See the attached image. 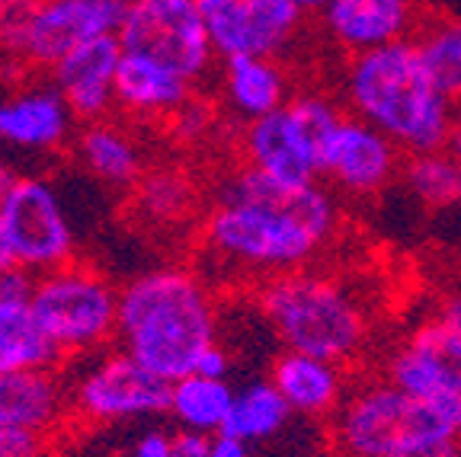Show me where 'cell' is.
Instances as JSON below:
<instances>
[{"instance_id": "ba28073f", "label": "cell", "mask_w": 461, "mask_h": 457, "mask_svg": "<svg viewBox=\"0 0 461 457\" xmlns=\"http://www.w3.org/2000/svg\"><path fill=\"white\" fill-rule=\"evenodd\" d=\"M0 215L16 265L32 275H45L74 263V228L49 179L16 176L10 193L0 199Z\"/></svg>"}, {"instance_id": "74e56055", "label": "cell", "mask_w": 461, "mask_h": 457, "mask_svg": "<svg viewBox=\"0 0 461 457\" xmlns=\"http://www.w3.org/2000/svg\"><path fill=\"white\" fill-rule=\"evenodd\" d=\"M446 154H452L455 160L461 164V103H455V112H452V125H448V135H446Z\"/></svg>"}, {"instance_id": "44dd1931", "label": "cell", "mask_w": 461, "mask_h": 457, "mask_svg": "<svg viewBox=\"0 0 461 457\" xmlns=\"http://www.w3.org/2000/svg\"><path fill=\"white\" fill-rule=\"evenodd\" d=\"M292 80L279 58H228L221 61V103L240 125L273 115L292 100Z\"/></svg>"}, {"instance_id": "52a82bcc", "label": "cell", "mask_w": 461, "mask_h": 457, "mask_svg": "<svg viewBox=\"0 0 461 457\" xmlns=\"http://www.w3.org/2000/svg\"><path fill=\"white\" fill-rule=\"evenodd\" d=\"M115 36L122 51L151 58L193 86L209 77L218 58L199 0H129Z\"/></svg>"}, {"instance_id": "60d3db41", "label": "cell", "mask_w": 461, "mask_h": 457, "mask_svg": "<svg viewBox=\"0 0 461 457\" xmlns=\"http://www.w3.org/2000/svg\"><path fill=\"white\" fill-rule=\"evenodd\" d=\"M16 183V173L7 166V160H0V199L10 193V186Z\"/></svg>"}, {"instance_id": "7c38bea8", "label": "cell", "mask_w": 461, "mask_h": 457, "mask_svg": "<svg viewBox=\"0 0 461 457\" xmlns=\"http://www.w3.org/2000/svg\"><path fill=\"white\" fill-rule=\"evenodd\" d=\"M129 0H36L29 7L20 65L55 67L68 51L100 36H115Z\"/></svg>"}, {"instance_id": "3957f363", "label": "cell", "mask_w": 461, "mask_h": 457, "mask_svg": "<svg viewBox=\"0 0 461 457\" xmlns=\"http://www.w3.org/2000/svg\"><path fill=\"white\" fill-rule=\"evenodd\" d=\"M339 94L346 112L388 135L407 157L446 148L455 103L432 80L413 39L349 55Z\"/></svg>"}, {"instance_id": "e0dca14e", "label": "cell", "mask_w": 461, "mask_h": 457, "mask_svg": "<svg viewBox=\"0 0 461 457\" xmlns=\"http://www.w3.org/2000/svg\"><path fill=\"white\" fill-rule=\"evenodd\" d=\"M269 381L279 387L292 416H304V419H333L349 397L346 364L292 349L276 355L273 368H269Z\"/></svg>"}, {"instance_id": "9a60e30c", "label": "cell", "mask_w": 461, "mask_h": 457, "mask_svg": "<svg viewBox=\"0 0 461 457\" xmlns=\"http://www.w3.org/2000/svg\"><path fill=\"white\" fill-rule=\"evenodd\" d=\"M240 160L244 166L285 186L321 183V157L288 109L247 121L240 131Z\"/></svg>"}, {"instance_id": "d6986e66", "label": "cell", "mask_w": 461, "mask_h": 457, "mask_svg": "<svg viewBox=\"0 0 461 457\" xmlns=\"http://www.w3.org/2000/svg\"><path fill=\"white\" fill-rule=\"evenodd\" d=\"M71 409V390L55 372L45 368H23L0 378V429H26L49 435Z\"/></svg>"}, {"instance_id": "9c48e42d", "label": "cell", "mask_w": 461, "mask_h": 457, "mask_svg": "<svg viewBox=\"0 0 461 457\" xmlns=\"http://www.w3.org/2000/svg\"><path fill=\"white\" fill-rule=\"evenodd\" d=\"M71 409L94 426L164 416L170 409V381L148 372L129 352H109L74 381Z\"/></svg>"}, {"instance_id": "4dcf8cb0", "label": "cell", "mask_w": 461, "mask_h": 457, "mask_svg": "<svg viewBox=\"0 0 461 457\" xmlns=\"http://www.w3.org/2000/svg\"><path fill=\"white\" fill-rule=\"evenodd\" d=\"M45 438L26 429H0V457H45Z\"/></svg>"}, {"instance_id": "30bf717a", "label": "cell", "mask_w": 461, "mask_h": 457, "mask_svg": "<svg viewBox=\"0 0 461 457\" xmlns=\"http://www.w3.org/2000/svg\"><path fill=\"white\" fill-rule=\"evenodd\" d=\"M212 49L228 58H279L302 29L292 0H199Z\"/></svg>"}, {"instance_id": "83f0119b", "label": "cell", "mask_w": 461, "mask_h": 457, "mask_svg": "<svg viewBox=\"0 0 461 457\" xmlns=\"http://www.w3.org/2000/svg\"><path fill=\"white\" fill-rule=\"evenodd\" d=\"M401 183L429 211H455V208H461V164L446 150L407 157Z\"/></svg>"}, {"instance_id": "e575fe53", "label": "cell", "mask_w": 461, "mask_h": 457, "mask_svg": "<svg viewBox=\"0 0 461 457\" xmlns=\"http://www.w3.org/2000/svg\"><path fill=\"white\" fill-rule=\"evenodd\" d=\"M209 442L212 435L180 429L173 435V457H209Z\"/></svg>"}, {"instance_id": "7402d4cb", "label": "cell", "mask_w": 461, "mask_h": 457, "mask_svg": "<svg viewBox=\"0 0 461 457\" xmlns=\"http://www.w3.org/2000/svg\"><path fill=\"white\" fill-rule=\"evenodd\" d=\"M74 154L84 170L109 189H135L138 179L144 176L141 144L125 125L113 119L86 121L74 144Z\"/></svg>"}, {"instance_id": "8992f818", "label": "cell", "mask_w": 461, "mask_h": 457, "mask_svg": "<svg viewBox=\"0 0 461 457\" xmlns=\"http://www.w3.org/2000/svg\"><path fill=\"white\" fill-rule=\"evenodd\" d=\"M32 314L61 358L100 352L119 333V288L100 269L74 259L36 275Z\"/></svg>"}, {"instance_id": "4fadbf2b", "label": "cell", "mask_w": 461, "mask_h": 457, "mask_svg": "<svg viewBox=\"0 0 461 457\" xmlns=\"http://www.w3.org/2000/svg\"><path fill=\"white\" fill-rule=\"evenodd\" d=\"M384 378L417 400L461 397V339L439 314H429L391 349Z\"/></svg>"}, {"instance_id": "ab89813d", "label": "cell", "mask_w": 461, "mask_h": 457, "mask_svg": "<svg viewBox=\"0 0 461 457\" xmlns=\"http://www.w3.org/2000/svg\"><path fill=\"white\" fill-rule=\"evenodd\" d=\"M292 4H295V7L302 10V13H317V16H324L327 10H330L333 4H337V0H292Z\"/></svg>"}, {"instance_id": "ffe728a7", "label": "cell", "mask_w": 461, "mask_h": 457, "mask_svg": "<svg viewBox=\"0 0 461 457\" xmlns=\"http://www.w3.org/2000/svg\"><path fill=\"white\" fill-rule=\"evenodd\" d=\"M193 100V84L151 58L122 51L115 74V109L141 121H170Z\"/></svg>"}, {"instance_id": "f35d334b", "label": "cell", "mask_w": 461, "mask_h": 457, "mask_svg": "<svg viewBox=\"0 0 461 457\" xmlns=\"http://www.w3.org/2000/svg\"><path fill=\"white\" fill-rule=\"evenodd\" d=\"M16 265L14 250H10V240H7V228H4V215H0V272Z\"/></svg>"}, {"instance_id": "f1b7e54d", "label": "cell", "mask_w": 461, "mask_h": 457, "mask_svg": "<svg viewBox=\"0 0 461 457\" xmlns=\"http://www.w3.org/2000/svg\"><path fill=\"white\" fill-rule=\"evenodd\" d=\"M285 109L295 119L298 129L304 131V138L314 144L317 157H321L324 144L330 141V135L346 119V109L339 106V100H333L324 90H295Z\"/></svg>"}, {"instance_id": "d590c367", "label": "cell", "mask_w": 461, "mask_h": 457, "mask_svg": "<svg viewBox=\"0 0 461 457\" xmlns=\"http://www.w3.org/2000/svg\"><path fill=\"white\" fill-rule=\"evenodd\" d=\"M209 457H250V442L228 432H218L209 442Z\"/></svg>"}, {"instance_id": "5bb4252c", "label": "cell", "mask_w": 461, "mask_h": 457, "mask_svg": "<svg viewBox=\"0 0 461 457\" xmlns=\"http://www.w3.org/2000/svg\"><path fill=\"white\" fill-rule=\"evenodd\" d=\"M122 61V42L119 36H100L68 51L51 67V86H55L74 119L100 121L109 119L115 109V74Z\"/></svg>"}, {"instance_id": "5b68a950", "label": "cell", "mask_w": 461, "mask_h": 457, "mask_svg": "<svg viewBox=\"0 0 461 457\" xmlns=\"http://www.w3.org/2000/svg\"><path fill=\"white\" fill-rule=\"evenodd\" d=\"M426 438H461V397L417 400L378 378L349 390L333 416L339 457H388Z\"/></svg>"}, {"instance_id": "603a6c76", "label": "cell", "mask_w": 461, "mask_h": 457, "mask_svg": "<svg viewBox=\"0 0 461 457\" xmlns=\"http://www.w3.org/2000/svg\"><path fill=\"white\" fill-rule=\"evenodd\" d=\"M58 362L61 355L32 314V298H0V378L23 368H45Z\"/></svg>"}, {"instance_id": "836d02e7", "label": "cell", "mask_w": 461, "mask_h": 457, "mask_svg": "<svg viewBox=\"0 0 461 457\" xmlns=\"http://www.w3.org/2000/svg\"><path fill=\"white\" fill-rule=\"evenodd\" d=\"M228 372H230V358L221 345H212V349L202 352L199 364H195L193 374H202V378H218V381H228Z\"/></svg>"}, {"instance_id": "4316f807", "label": "cell", "mask_w": 461, "mask_h": 457, "mask_svg": "<svg viewBox=\"0 0 461 457\" xmlns=\"http://www.w3.org/2000/svg\"><path fill=\"white\" fill-rule=\"evenodd\" d=\"M195 183L176 166L148 170L135 186V208L148 224H180L195 208Z\"/></svg>"}, {"instance_id": "6da1fadb", "label": "cell", "mask_w": 461, "mask_h": 457, "mask_svg": "<svg viewBox=\"0 0 461 457\" xmlns=\"http://www.w3.org/2000/svg\"><path fill=\"white\" fill-rule=\"evenodd\" d=\"M337 195L321 183L285 186L240 164L202 218L205 263L228 279L267 282L308 269L337 237Z\"/></svg>"}, {"instance_id": "2e32d148", "label": "cell", "mask_w": 461, "mask_h": 457, "mask_svg": "<svg viewBox=\"0 0 461 457\" xmlns=\"http://www.w3.org/2000/svg\"><path fill=\"white\" fill-rule=\"evenodd\" d=\"M321 22L330 42L349 58L413 39L423 13L417 0H337Z\"/></svg>"}, {"instance_id": "d4e9b609", "label": "cell", "mask_w": 461, "mask_h": 457, "mask_svg": "<svg viewBox=\"0 0 461 457\" xmlns=\"http://www.w3.org/2000/svg\"><path fill=\"white\" fill-rule=\"evenodd\" d=\"M413 45H417L423 65L429 67L432 80L442 86V94L452 103H461V16H423Z\"/></svg>"}, {"instance_id": "7a4b0ae2", "label": "cell", "mask_w": 461, "mask_h": 457, "mask_svg": "<svg viewBox=\"0 0 461 457\" xmlns=\"http://www.w3.org/2000/svg\"><path fill=\"white\" fill-rule=\"evenodd\" d=\"M212 285L186 265H160L119 291V345L148 372L180 381L195 372L202 352L218 343Z\"/></svg>"}, {"instance_id": "cb8c5ba5", "label": "cell", "mask_w": 461, "mask_h": 457, "mask_svg": "<svg viewBox=\"0 0 461 457\" xmlns=\"http://www.w3.org/2000/svg\"><path fill=\"white\" fill-rule=\"evenodd\" d=\"M234 393L228 381L202 378V374H186V378L170 384V409L173 422L186 432H202V435H218L224 432V422L234 407Z\"/></svg>"}, {"instance_id": "277c9868", "label": "cell", "mask_w": 461, "mask_h": 457, "mask_svg": "<svg viewBox=\"0 0 461 457\" xmlns=\"http://www.w3.org/2000/svg\"><path fill=\"white\" fill-rule=\"evenodd\" d=\"M257 308L285 349L337 364H353L372 336L359 294L311 265L259 282Z\"/></svg>"}, {"instance_id": "ac0fdd59", "label": "cell", "mask_w": 461, "mask_h": 457, "mask_svg": "<svg viewBox=\"0 0 461 457\" xmlns=\"http://www.w3.org/2000/svg\"><path fill=\"white\" fill-rule=\"evenodd\" d=\"M74 112L55 86H29L0 100V144L16 150H58L68 144Z\"/></svg>"}, {"instance_id": "8d00e7d4", "label": "cell", "mask_w": 461, "mask_h": 457, "mask_svg": "<svg viewBox=\"0 0 461 457\" xmlns=\"http://www.w3.org/2000/svg\"><path fill=\"white\" fill-rule=\"evenodd\" d=\"M436 314H439L442 320H446V327L452 329L455 336L461 339V294H452V298L442 300L439 310H436Z\"/></svg>"}, {"instance_id": "d6a6232c", "label": "cell", "mask_w": 461, "mask_h": 457, "mask_svg": "<svg viewBox=\"0 0 461 457\" xmlns=\"http://www.w3.org/2000/svg\"><path fill=\"white\" fill-rule=\"evenodd\" d=\"M131 457H173V435L164 429H148L135 438Z\"/></svg>"}, {"instance_id": "484cf974", "label": "cell", "mask_w": 461, "mask_h": 457, "mask_svg": "<svg viewBox=\"0 0 461 457\" xmlns=\"http://www.w3.org/2000/svg\"><path fill=\"white\" fill-rule=\"evenodd\" d=\"M288 416H292V409H288L279 387L269 378L253 381L244 390L234 393V407L224 422V432L244 438V442H267L285 429Z\"/></svg>"}, {"instance_id": "1f68e13d", "label": "cell", "mask_w": 461, "mask_h": 457, "mask_svg": "<svg viewBox=\"0 0 461 457\" xmlns=\"http://www.w3.org/2000/svg\"><path fill=\"white\" fill-rule=\"evenodd\" d=\"M388 457H461V438H426V442H413Z\"/></svg>"}, {"instance_id": "f546056e", "label": "cell", "mask_w": 461, "mask_h": 457, "mask_svg": "<svg viewBox=\"0 0 461 457\" xmlns=\"http://www.w3.org/2000/svg\"><path fill=\"white\" fill-rule=\"evenodd\" d=\"M212 119H215V112H212L209 103H205V100H189L180 112L167 121V125H170V135L176 138V141L199 144L202 138L212 131Z\"/></svg>"}, {"instance_id": "8fae6325", "label": "cell", "mask_w": 461, "mask_h": 457, "mask_svg": "<svg viewBox=\"0 0 461 457\" xmlns=\"http://www.w3.org/2000/svg\"><path fill=\"white\" fill-rule=\"evenodd\" d=\"M407 154L388 135L346 112L343 125L321 150V179L339 195L372 199L401 179Z\"/></svg>"}]
</instances>
